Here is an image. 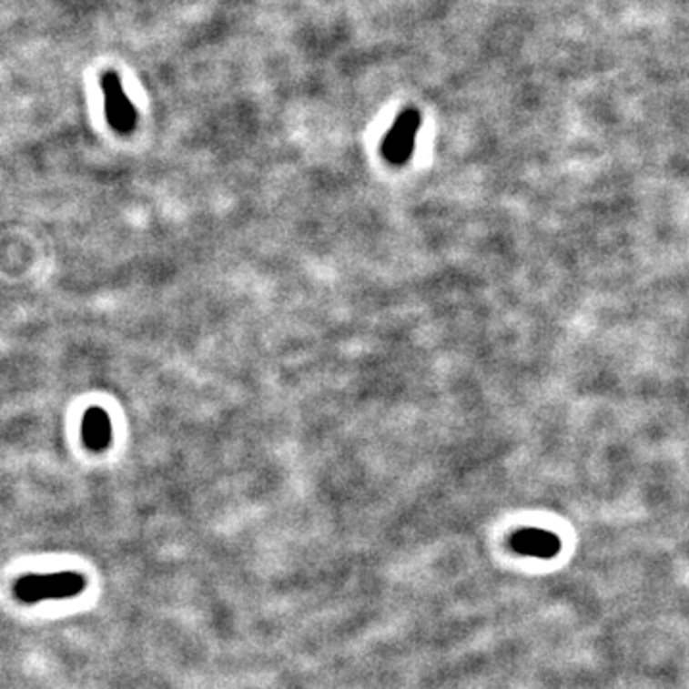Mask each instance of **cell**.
Masks as SVG:
<instances>
[{
  "instance_id": "1",
  "label": "cell",
  "mask_w": 689,
  "mask_h": 689,
  "mask_svg": "<svg viewBox=\"0 0 689 689\" xmlns=\"http://www.w3.org/2000/svg\"><path fill=\"white\" fill-rule=\"evenodd\" d=\"M86 588L85 576L79 572L27 574L14 584V595L24 603H39L48 600L76 598Z\"/></svg>"
},
{
  "instance_id": "2",
  "label": "cell",
  "mask_w": 689,
  "mask_h": 689,
  "mask_svg": "<svg viewBox=\"0 0 689 689\" xmlns=\"http://www.w3.org/2000/svg\"><path fill=\"white\" fill-rule=\"evenodd\" d=\"M420 127H421L420 111L414 107L404 109L402 114L395 119L393 127H390V130L381 144L383 157L393 165H404L410 157H412Z\"/></svg>"
},
{
  "instance_id": "3",
  "label": "cell",
  "mask_w": 689,
  "mask_h": 689,
  "mask_svg": "<svg viewBox=\"0 0 689 689\" xmlns=\"http://www.w3.org/2000/svg\"><path fill=\"white\" fill-rule=\"evenodd\" d=\"M100 85H102L106 117H107L109 127L121 135L133 133V128L137 127V111H135L133 102L128 100L117 73L114 71L104 73Z\"/></svg>"
},
{
  "instance_id": "4",
  "label": "cell",
  "mask_w": 689,
  "mask_h": 689,
  "mask_svg": "<svg viewBox=\"0 0 689 689\" xmlns=\"http://www.w3.org/2000/svg\"><path fill=\"white\" fill-rule=\"evenodd\" d=\"M512 548L529 557H538V560H550L562 550V540L557 534L542 531V529H525L512 536Z\"/></svg>"
},
{
  "instance_id": "5",
  "label": "cell",
  "mask_w": 689,
  "mask_h": 689,
  "mask_svg": "<svg viewBox=\"0 0 689 689\" xmlns=\"http://www.w3.org/2000/svg\"><path fill=\"white\" fill-rule=\"evenodd\" d=\"M81 430H83L81 431L83 441L90 451L100 452L109 446V442H111V423H109V418L102 408L86 410Z\"/></svg>"
}]
</instances>
